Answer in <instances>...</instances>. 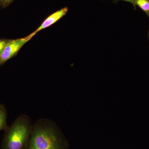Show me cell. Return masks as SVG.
I'll return each instance as SVG.
<instances>
[{"mask_svg": "<svg viewBox=\"0 0 149 149\" xmlns=\"http://www.w3.org/2000/svg\"><path fill=\"white\" fill-rule=\"evenodd\" d=\"M136 6L143 11L149 17V0H136Z\"/></svg>", "mask_w": 149, "mask_h": 149, "instance_id": "cell-6", "label": "cell"}, {"mask_svg": "<svg viewBox=\"0 0 149 149\" xmlns=\"http://www.w3.org/2000/svg\"></svg>", "mask_w": 149, "mask_h": 149, "instance_id": "cell-10", "label": "cell"}, {"mask_svg": "<svg viewBox=\"0 0 149 149\" xmlns=\"http://www.w3.org/2000/svg\"><path fill=\"white\" fill-rule=\"evenodd\" d=\"M68 10V8L67 7H64L52 14L45 19L42 24L40 25V27L34 31V33L36 34L42 29L54 24L55 22L65 15Z\"/></svg>", "mask_w": 149, "mask_h": 149, "instance_id": "cell-4", "label": "cell"}, {"mask_svg": "<svg viewBox=\"0 0 149 149\" xmlns=\"http://www.w3.org/2000/svg\"><path fill=\"white\" fill-rule=\"evenodd\" d=\"M114 1H125L128 2H130L132 3V4L133 5V6H134L135 7H136V0H114Z\"/></svg>", "mask_w": 149, "mask_h": 149, "instance_id": "cell-9", "label": "cell"}, {"mask_svg": "<svg viewBox=\"0 0 149 149\" xmlns=\"http://www.w3.org/2000/svg\"><path fill=\"white\" fill-rule=\"evenodd\" d=\"M7 111L5 106L0 104V130H5L8 128Z\"/></svg>", "mask_w": 149, "mask_h": 149, "instance_id": "cell-5", "label": "cell"}, {"mask_svg": "<svg viewBox=\"0 0 149 149\" xmlns=\"http://www.w3.org/2000/svg\"><path fill=\"white\" fill-rule=\"evenodd\" d=\"M36 35L34 32L31 34L20 39L10 40L0 54V64L5 63L13 57L21 48Z\"/></svg>", "mask_w": 149, "mask_h": 149, "instance_id": "cell-3", "label": "cell"}, {"mask_svg": "<svg viewBox=\"0 0 149 149\" xmlns=\"http://www.w3.org/2000/svg\"><path fill=\"white\" fill-rule=\"evenodd\" d=\"M14 0H0V7L5 8L12 3Z\"/></svg>", "mask_w": 149, "mask_h": 149, "instance_id": "cell-7", "label": "cell"}, {"mask_svg": "<svg viewBox=\"0 0 149 149\" xmlns=\"http://www.w3.org/2000/svg\"><path fill=\"white\" fill-rule=\"evenodd\" d=\"M62 132L53 120L40 118L33 124L26 149H67Z\"/></svg>", "mask_w": 149, "mask_h": 149, "instance_id": "cell-1", "label": "cell"}, {"mask_svg": "<svg viewBox=\"0 0 149 149\" xmlns=\"http://www.w3.org/2000/svg\"><path fill=\"white\" fill-rule=\"evenodd\" d=\"M33 124L31 118L27 115H19L5 130L1 149H26Z\"/></svg>", "mask_w": 149, "mask_h": 149, "instance_id": "cell-2", "label": "cell"}, {"mask_svg": "<svg viewBox=\"0 0 149 149\" xmlns=\"http://www.w3.org/2000/svg\"><path fill=\"white\" fill-rule=\"evenodd\" d=\"M10 40L5 39H0V54L2 52L4 48L6 45L9 42Z\"/></svg>", "mask_w": 149, "mask_h": 149, "instance_id": "cell-8", "label": "cell"}]
</instances>
